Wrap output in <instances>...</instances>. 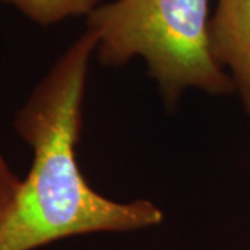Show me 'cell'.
Instances as JSON below:
<instances>
[{"mask_svg":"<svg viewBox=\"0 0 250 250\" xmlns=\"http://www.w3.org/2000/svg\"><path fill=\"white\" fill-rule=\"evenodd\" d=\"M98 38L86 29L32 89L13 120L32 150V164L0 224V250H34L93 232H126L163 223L149 200L116 202L102 196L77 160L83 98Z\"/></svg>","mask_w":250,"mask_h":250,"instance_id":"6da1fadb","label":"cell"},{"mask_svg":"<svg viewBox=\"0 0 250 250\" xmlns=\"http://www.w3.org/2000/svg\"><path fill=\"white\" fill-rule=\"evenodd\" d=\"M208 0H116L88 16L103 65L141 56L168 104L187 88L211 95L235 89L210 46Z\"/></svg>","mask_w":250,"mask_h":250,"instance_id":"7a4b0ae2","label":"cell"},{"mask_svg":"<svg viewBox=\"0 0 250 250\" xmlns=\"http://www.w3.org/2000/svg\"><path fill=\"white\" fill-rule=\"evenodd\" d=\"M208 32L214 59L229 70L235 90L250 114V0H218Z\"/></svg>","mask_w":250,"mask_h":250,"instance_id":"3957f363","label":"cell"},{"mask_svg":"<svg viewBox=\"0 0 250 250\" xmlns=\"http://www.w3.org/2000/svg\"><path fill=\"white\" fill-rule=\"evenodd\" d=\"M41 25H52L77 16H89L99 0H0Z\"/></svg>","mask_w":250,"mask_h":250,"instance_id":"277c9868","label":"cell"},{"mask_svg":"<svg viewBox=\"0 0 250 250\" xmlns=\"http://www.w3.org/2000/svg\"><path fill=\"white\" fill-rule=\"evenodd\" d=\"M21 182L22 178L11 170L9 163L0 154V224L14 205Z\"/></svg>","mask_w":250,"mask_h":250,"instance_id":"5b68a950","label":"cell"}]
</instances>
